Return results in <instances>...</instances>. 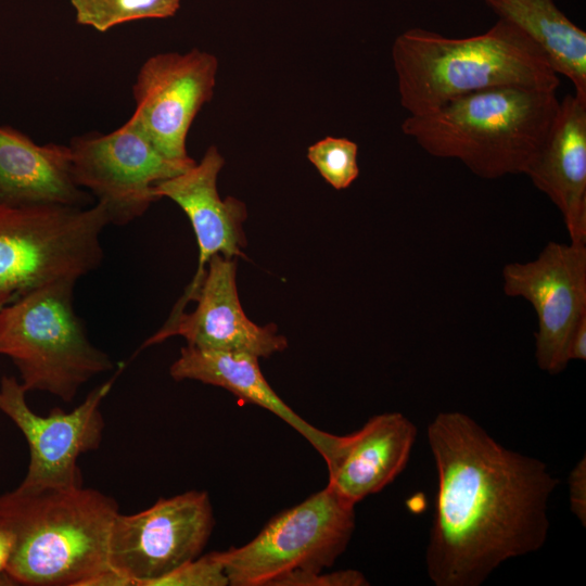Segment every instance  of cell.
<instances>
[{"mask_svg":"<svg viewBox=\"0 0 586 586\" xmlns=\"http://www.w3.org/2000/svg\"><path fill=\"white\" fill-rule=\"evenodd\" d=\"M75 21L100 33L140 20L174 16L181 0H69Z\"/></svg>","mask_w":586,"mask_h":586,"instance_id":"obj_20","label":"cell"},{"mask_svg":"<svg viewBox=\"0 0 586 586\" xmlns=\"http://www.w3.org/2000/svg\"><path fill=\"white\" fill-rule=\"evenodd\" d=\"M117 501L84 485L0 495V530L13 536L3 581L24 586H86L110 569Z\"/></svg>","mask_w":586,"mask_h":586,"instance_id":"obj_2","label":"cell"},{"mask_svg":"<svg viewBox=\"0 0 586 586\" xmlns=\"http://www.w3.org/2000/svg\"><path fill=\"white\" fill-rule=\"evenodd\" d=\"M502 289L534 307L537 366L551 374L563 371L570 335L586 314V244L550 241L535 259L505 265Z\"/></svg>","mask_w":586,"mask_h":586,"instance_id":"obj_12","label":"cell"},{"mask_svg":"<svg viewBox=\"0 0 586 586\" xmlns=\"http://www.w3.org/2000/svg\"><path fill=\"white\" fill-rule=\"evenodd\" d=\"M570 505L572 513L583 523H586V460L581 459L569 476Z\"/></svg>","mask_w":586,"mask_h":586,"instance_id":"obj_24","label":"cell"},{"mask_svg":"<svg viewBox=\"0 0 586 586\" xmlns=\"http://www.w3.org/2000/svg\"><path fill=\"white\" fill-rule=\"evenodd\" d=\"M235 272V258L213 256L192 298L196 302L195 309L169 316L141 348L179 335L191 346L243 352L258 358L285 349L288 341L277 332L275 324L258 326L244 314L238 295Z\"/></svg>","mask_w":586,"mask_h":586,"instance_id":"obj_13","label":"cell"},{"mask_svg":"<svg viewBox=\"0 0 586 586\" xmlns=\"http://www.w3.org/2000/svg\"><path fill=\"white\" fill-rule=\"evenodd\" d=\"M428 441L437 494L425 568L435 586H480L507 560L544 546L559 484L545 462L504 447L459 411L436 415Z\"/></svg>","mask_w":586,"mask_h":586,"instance_id":"obj_1","label":"cell"},{"mask_svg":"<svg viewBox=\"0 0 586 586\" xmlns=\"http://www.w3.org/2000/svg\"><path fill=\"white\" fill-rule=\"evenodd\" d=\"M224 165L225 158L217 146L209 145L199 163L153 186L158 200L168 198L186 213L199 246L196 272L170 316L183 311L187 303L192 301L213 256H244L246 207L233 196L220 198L217 179Z\"/></svg>","mask_w":586,"mask_h":586,"instance_id":"obj_14","label":"cell"},{"mask_svg":"<svg viewBox=\"0 0 586 586\" xmlns=\"http://www.w3.org/2000/svg\"><path fill=\"white\" fill-rule=\"evenodd\" d=\"M105 208L0 204V306L62 279L78 280L103 260Z\"/></svg>","mask_w":586,"mask_h":586,"instance_id":"obj_6","label":"cell"},{"mask_svg":"<svg viewBox=\"0 0 586 586\" xmlns=\"http://www.w3.org/2000/svg\"><path fill=\"white\" fill-rule=\"evenodd\" d=\"M357 143L347 138L326 137L307 150V158L334 189L348 188L358 177Z\"/></svg>","mask_w":586,"mask_h":586,"instance_id":"obj_21","label":"cell"},{"mask_svg":"<svg viewBox=\"0 0 586 586\" xmlns=\"http://www.w3.org/2000/svg\"><path fill=\"white\" fill-rule=\"evenodd\" d=\"M90 193L72 175L68 145L36 143L22 131L0 125V204L89 206Z\"/></svg>","mask_w":586,"mask_h":586,"instance_id":"obj_17","label":"cell"},{"mask_svg":"<svg viewBox=\"0 0 586 586\" xmlns=\"http://www.w3.org/2000/svg\"><path fill=\"white\" fill-rule=\"evenodd\" d=\"M566 357L569 361L586 359V314L579 318L570 335Z\"/></svg>","mask_w":586,"mask_h":586,"instance_id":"obj_25","label":"cell"},{"mask_svg":"<svg viewBox=\"0 0 586 586\" xmlns=\"http://www.w3.org/2000/svg\"><path fill=\"white\" fill-rule=\"evenodd\" d=\"M116 374L95 386L84 402L71 411L54 407L46 415L36 413L27 404V391L15 377L0 380V411L22 432L29 450L23 489L66 488L84 485L78 458L97 450L105 426L101 411Z\"/></svg>","mask_w":586,"mask_h":586,"instance_id":"obj_10","label":"cell"},{"mask_svg":"<svg viewBox=\"0 0 586 586\" xmlns=\"http://www.w3.org/2000/svg\"><path fill=\"white\" fill-rule=\"evenodd\" d=\"M354 530L355 505L327 485L275 515L247 544L219 553L229 585L271 586L291 572L332 566Z\"/></svg>","mask_w":586,"mask_h":586,"instance_id":"obj_7","label":"cell"},{"mask_svg":"<svg viewBox=\"0 0 586 586\" xmlns=\"http://www.w3.org/2000/svg\"><path fill=\"white\" fill-rule=\"evenodd\" d=\"M498 16L525 34L557 75L586 100V33L558 9L555 0H485Z\"/></svg>","mask_w":586,"mask_h":586,"instance_id":"obj_19","label":"cell"},{"mask_svg":"<svg viewBox=\"0 0 586 586\" xmlns=\"http://www.w3.org/2000/svg\"><path fill=\"white\" fill-rule=\"evenodd\" d=\"M67 145L75 183L88 190L117 226L141 217L158 200L155 183L196 163L166 158L129 119L107 133L74 136Z\"/></svg>","mask_w":586,"mask_h":586,"instance_id":"obj_8","label":"cell"},{"mask_svg":"<svg viewBox=\"0 0 586 586\" xmlns=\"http://www.w3.org/2000/svg\"><path fill=\"white\" fill-rule=\"evenodd\" d=\"M525 175L559 208L570 242L586 244V100L566 94Z\"/></svg>","mask_w":586,"mask_h":586,"instance_id":"obj_16","label":"cell"},{"mask_svg":"<svg viewBox=\"0 0 586 586\" xmlns=\"http://www.w3.org/2000/svg\"><path fill=\"white\" fill-rule=\"evenodd\" d=\"M214 525L213 507L204 491L160 498L132 514L119 512L110 536V566L125 575L132 586H153L199 557Z\"/></svg>","mask_w":586,"mask_h":586,"instance_id":"obj_9","label":"cell"},{"mask_svg":"<svg viewBox=\"0 0 586 586\" xmlns=\"http://www.w3.org/2000/svg\"><path fill=\"white\" fill-rule=\"evenodd\" d=\"M1 307H2V306H0V308H1Z\"/></svg>","mask_w":586,"mask_h":586,"instance_id":"obj_27","label":"cell"},{"mask_svg":"<svg viewBox=\"0 0 586 586\" xmlns=\"http://www.w3.org/2000/svg\"><path fill=\"white\" fill-rule=\"evenodd\" d=\"M169 374L175 381L194 380L222 387L242 400L269 410L305 437L324 461L340 441L341 435L309 424L277 395L263 375L255 355L187 344L170 366Z\"/></svg>","mask_w":586,"mask_h":586,"instance_id":"obj_18","label":"cell"},{"mask_svg":"<svg viewBox=\"0 0 586 586\" xmlns=\"http://www.w3.org/2000/svg\"><path fill=\"white\" fill-rule=\"evenodd\" d=\"M556 90L494 87L409 115L402 131L426 153L455 158L483 179L525 174L559 109Z\"/></svg>","mask_w":586,"mask_h":586,"instance_id":"obj_4","label":"cell"},{"mask_svg":"<svg viewBox=\"0 0 586 586\" xmlns=\"http://www.w3.org/2000/svg\"><path fill=\"white\" fill-rule=\"evenodd\" d=\"M392 60L399 102L409 115L494 87L557 90L559 86L543 51L500 18L486 31L466 38L407 29L394 40Z\"/></svg>","mask_w":586,"mask_h":586,"instance_id":"obj_3","label":"cell"},{"mask_svg":"<svg viewBox=\"0 0 586 586\" xmlns=\"http://www.w3.org/2000/svg\"><path fill=\"white\" fill-rule=\"evenodd\" d=\"M229 579L219 551L199 556L157 579L153 586H227Z\"/></svg>","mask_w":586,"mask_h":586,"instance_id":"obj_22","label":"cell"},{"mask_svg":"<svg viewBox=\"0 0 586 586\" xmlns=\"http://www.w3.org/2000/svg\"><path fill=\"white\" fill-rule=\"evenodd\" d=\"M76 280L35 289L0 308V355L9 357L27 391L71 403L94 377L114 369L88 339L74 304Z\"/></svg>","mask_w":586,"mask_h":586,"instance_id":"obj_5","label":"cell"},{"mask_svg":"<svg viewBox=\"0 0 586 586\" xmlns=\"http://www.w3.org/2000/svg\"><path fill=\"white\" fill-rule=\"evenodd\" d=\"M218 61L196 48L150 56L132 85L135 111L129 120L166 158L195 162L187 152L189 129L216 85Z\"/></svg>","mask_w":586,"mask_h":586,"instance_id":"obj_11","label":"cell"},{"mask_svg":"<svg viewBox=\"0 0 586 586\" xmlns=\"http://www.w3.org/2000/svg\"><path fill=\"white\" fill-rule=\"evenodd\" d=\"M416 437V425L400 412L371 417L340 437L326 461L327 485L353 505L379 493L405 469Z\"/></svg>","mask_w":586,"mask_h":586,"instance_id":"obj_15","label":"cell"},{"mask_svg":"<svg viewBox=\"0 0 586 586\" xmlns=\"http://www.w3.org/2000/svg\"><path fill=\"white\" fill-rule=\"evenodd\" d=\"M366 576L357 570L291 572L277 578L271 586H366Z\"/></svg>","mask_w":586,"mask_h":586,"instance_id":"obj_23","label":"cell"},{"mask_svg":"<svg viewBox=\"0 0 586 586\" xmlns=\"http://www.w3.org/2000/svg\"><path fill=\"white\" fill-rule=\"evenodd\" d=\"M13 547V536L5 530H0V582H3V573Z\"/></svg>","mask_w":586,"mask_h":586,"instance_id":"obj_26","label":"cell"}]
</instances>
